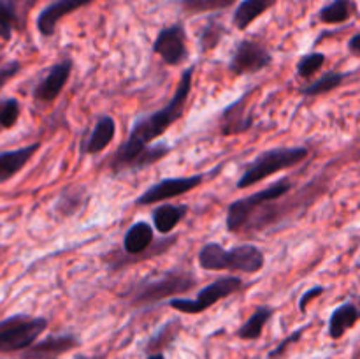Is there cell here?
Returning a JSON list of instances; mask_svg holds the SVG:
<instances>
[{"label": "cell", "instance_id": "30bf717a", "mask_svg": "<svg viewBox=\"0 0 360 359\" xmlns=\"http://www.w3.org/2000/svg\"><path fill=\"white\" fill-rule=\"evenodd\" d=\"M153 51L164 60L167 65L178 67L188 58V48H186V32L181 23L171 25L162 28L155 39Z\"/></svg>", "mask_w": 360, "mask_h": 359}, {"label": "cell", "instance_id": "9a60e30c", "mask_svg": "<svg viewBox=\"0 0 360 359\" xmlns=\"http://www.w3.org/2000/svg\"><path fill=\"white\" fill-rule=\"evenodd\" d=\"M360 319V303L357 301H347L343 305L338 306L329 317V326H327V333L333 340H340L350 331Z\"/></svg>", "mask_w": 360, "mask_h": 359}, {"label": "cell", "instance_id": "e0dca14e", "mask_svg": "<svg viewBox=\"0 0 360 359\" xmlns=\"http://www.w3.org/2000/svg\"><path fill=\"white\" fill-rule=\"evenodd\" d=\"M25 4L30 7L34 0H0V37L4 41H9L14 28L23 21V11L27 13Z\"/></svg>", "mask_w": 360, "mask_h": 359}, {"label": "cell", "instance_id": "484cf974", "mask_svg": "<svg viewBox=\"0 0 360 359\" xmlns=\"http://www.w3.org/2000/svg\"><path fill=\"white\" fill-rule=\"evenodd\" d=\"M236 0H181V6L186 13L200 14L210 11H220L231 7Z\"/></svg>", "mask_w": 360, "mask_h": 359}, {"label": "cell", "instance_id": "52a82bcc", "mask_svg": "<svg viewBox=\"0 0 360 359\" xmlns=\"http://www.w3.org/2000/svg\"><path fill=\"white\" fill-rule=\"evenodd\" d=\"M197 285L193 275L185 273V271H171L157 280H148L141 284L134 292V305H153V303L164 301L174 294L192 291Z\"/></svg>", "mask_w": 360, "mask_h": 359}, {"label": "cell", "instance_id": "4dcf8cb0", "mask_svg": "<svg viewBox=\"0 0 360 359\" xmlns=\"http://www.w3.org/2000/svg\"><path fill=\"white\" fill-rule=\"evenodd\" d=\"M323 291H326V287H322V285H316V287L308 289V291L301 296V299H299V310L304 313L309 303H311L315 298H319V296H322Z\"/></svg>", "mask_w": 360, "mask_h": 359}, {"label": "cell", "instance_id": "44dd1931", "mask_svg": "<svg viewBox=\"0 0 360 359\" xmlns=\"http://www.w3.org/2000/svg\"><path fill=\"white\" fill-rule=\"evenodd\" d=\"M276 0H245L238 6L234 13V25L239 30H246L260 14L269 11Z\"/></svg>", "mask_w": 360, "mask_h": 359}, {"label": "cell", "instance_id": "5b68a950", "mask_svg": "<svg viewBox=\"0 0 360 359\" xmlns=\"http://www.w3.org/2000/svg\"><path fill=\"white\" fill-rule=\"evenodd\" d=\"M48 329L44 317H11L0 322V354L27 351Z\"/></svg>", "mask_w": 360, "mask_h": 359}, {"label": "cell", "instance_id": "6da1fadb", "mask_svg": "<svg viewBox=\"0 0 360 359\" xmlns=\"http://www.w3.org/2000/svg\"><path fill=\"white\" fill-rule=\"evenodd\" d=\"M193 84V67L183 70L179 83L176 87L171 101L151 115L139 118L134 123L129 139L116 150L115 157L109 162V168L115 175L120 172L141 171L144 168L157 164L169 155L171 148L167 144H151L165 130L171 129L183 116Z\"/></svg>", "mask_w": 360, "mask_h": 359}, {"label": "cell", "instance_id": "83f0119b", "mask_svg": "<svg viewBox=\"0 0 360 359\" xmlns=\"http://www.w3.org/2000/svg\"><path fill=\"white\" fill-rule=\"evenodd\" d=\"M323 63H326V55H323V53H309V55H304L297 62V74L301 77H304V80H308V77L315 76V74L322 69Z\"/></svg>", "mask_w": 360, "mask_h": 359}, {"label": "cell", "instance_id": "9c48e42d", "mask_svg": "<svg viewBox=\"0 0 360 359\" xmlns=\"http://www.w3.org/2000/svg\"><path fill=\"white\" fill-rule=\"evenodd\" d=\"M271 62H273V55H271L266 46L257 41L245 39L236 48L234 55L229 62V69L236 76L257 74L266 69V67H269Z\"/></svg>", "mask_w": 360, "mask_h": 359}, {"label": "cell", "instance_id": "7c38bea8", "mask_svg": "<svg viewBox=\"0 0 360 359\" xmlns=\"http://www.w3.org/2000/svg\"><path fill=\"white\" fill-rule=\"evenodd\" d=\"M79 347V340L74 334H58L37 340L34 345L23 351V359H58L67 352Z\"/></svg>", "mask_w": 360, "mask_h": 359}, {"label": "cell", "instance_id": "ffe728a7", "mask_svg": "<svg viewBox=\"0 0 360 359\" xmlns=\"http://www.w3.org/2000/svg\"><path fill=\"white\" fill-rule=\"evenodd\" d=\"M116 136V122L112 116H101L91 130L90 137L86 141V153H101L111 144V141Z\"/></svg>", "mask_w": 360, "mask_h": 359}, {"label": "cell", "instance_id": "1f68e13d", "mask_svg": "<svg viewBox=\"0 0 360 359\" xmlns=\"http://www.w3.org/2000/svg\"><path fill=\"white\" fill-rule=\"evenodd\" d=\"M18 70H20V62H11L7 65L0 67V88L7 83L13 76H16Z\"/></svg>", "mask_w": 360, "mask_h": 359}, {"label": "cell", "instance_id": "f546056e", "mask_svg": "<svg viewBox=\"0 0 360 359\" xmlns=\"http://www.w3.org/2000/svg\"><path fill=\"white\" fill-rule=\"evenodd\" d=\"M304 329H306V327H299L297 331H294V333H292V334H288V336L285 338V340L281 341V344H278L276 347H274L273 351L269 352V359H276V358H280V355H283L285 351H287V348H288V345H294L295 341L301 340V336H302V333H304Z\"/></svg>", "mask_w": 360, "mask_h": 359}, {"label": "cell", "instance_id": "4316f807", "mask_svg": "<svg viewBox=\"0 0 360 359\" xmlns=\"http://www.w3.org/2000/svg\"><path fill=\"white\" fill-rule=\"evenodd\" d=\"M20 102L16 99H0V129H11L20 118Z\"/></svg>", "mask_w": 360, "mask_h": 359}, {"label": "cell", "instance_id": "2e32d148", "mask_svg": "<svg viewBox=\"0 0 360 359\" xmlns=\"http://www.w3.org/2000/svg\"><path fill=\"white\" fill-rule=\"evenodd\" d=\"M39 146H41L39 143H32L28 144V146L18 148V150L2 151V153H0V183L7 182V180L13 178L14 175H18V172L30 162V158L34 157L35 151L39 150Z\"/></svg>", "mask_w": 360, "mask_h": 359}, {"label": "cell", "instance_id": "7402d4cb", "mask_svg": "<svg viewBox=\"0 0 360 359\" xmlns=\"http://www.w3.org/2000/svg\"><path fill=\"white\" fill-rule=\"evenodd\" d=\"M274 310L271 306H259L248 319L245 320L241 327L238 329V338L241 340H259L262 336V331L266 327V324L269 322V319L273 317Z\"/></svg>", "mask_w": 360, "mask_h": 359}, {"label": "cell", "instance_id": "8992f818", "mask_svg": "<svg viewBox=\"0 0 360 359\" xmlns=\"http://www.w3.org/2000/svg\"><path fill=\"white\" fill-rule=\"evenodd\" d=\"M243 287H245V284H243V280L239 277H232V275L231 277H221L218 280H214L213 284L200 289L195 299L172 298L169 299V306L181 313L197 315V313H202L206 310H210L211 306H214L221 299H227L229 296L239 292Z\"/></svg>", "mask_w": 360, "mask_h": 359}, {"label": "cell", "instance_id": "ac0fdd59", "mask_svg": "<svg viewBox=\"0 0 360 359\" xmlns=\"http://www.w3.org/2000/svg\"><path fill=\"white\" fill-rule=\"evenodd\" d=\"M155 232L148 222H136L123 238V250L130 256H141L153 245Z\"/></svg>", "mask_w": 360, "mask_h": 359}, {"label": "cell", "instance_id": "5bb4252c", "mask_svg": "<svg viewBox=\"0 0 360 359\" xmlns=\"http://www.w3.org/2000/svg\"><path fill=\"white\" fill-rule=\"evenodd\" d=\"M94 0H55V2L49 4L48 7L42 9V13L37 18V30L41 32L44 37L55 34L56 25L67 14L74 13V11L81 9V7L88 6Z\"/></svg>", "mask_w": 360, "mask_h": 359}, {"label": "cell", "instance_id": "4fadbf2b", "mask_svg": "<svg viewBox=\"0 0 360 359\" xmlns=\"http://www.w3.org/2000/svg\"><path fill=\"white\" fill-rule=\"evenodd\" d=\"M248 99L250 94H245L241 99L227 106L225 111L221 113L220 132L224 136H238V134H245L246 130L252 129L253 118L250 115Z\"/></svg>", "mask_w": 360, "mask_h": 359}, {"label": "cell", "instance_id": "277c9868", "mask_svg": "<svg viewBox=\"0 0 360 359\" xmlns=\"http://www.w3.org/2000/svg\"><path fill=\"white\" fill-rule=\"evenodd\" d=\"M292 189V183L283 180V182L273 183V185L266 187L264 190L252 194L248 197H243V199L234 201L231 203L227 210V218H225V225H227L229 232H239L250 224L253 217L260 211V208H264L266 204L274 203V201L281 199V197L287 196Z\"/></svg>", "mask_w": 360, "mask_h": 359}, {"label": "cell", "instance_id": "8fae6325", "mask_svg": "<svg viewBox=\"0 0 360 359\" xmlns=\"http://www.w3.org/2000/svg\"><path fill=\"white\" fill-rule=\"evenodd\" d=\"M70 74H72V60H62L55 63L49 73L42 77L41 83L34 88V97L39 102H53L62 94Z\"/></svg>", "mask_w": 360, "mask_h": 359}, {"label": "cell", "instance_id": "d6a6232c", "mask_svg": "<svg viewBox=\"0 0 360 359\" xmlns=\"http://www.w3.org/2000/svg\"><path fill=\"white\" fill-rule=\"evenodd\" d=\"M348 49H350V53H354V55H360V34H355L354 37L348 41Z\"/></svg>", "mask_w": 360, "mask_h": 359}, {"label": "cell", "instance_id": "7a4b0ae2", "mask_svg": "<svg viewBox=\"0 0 360 359\" xmlns=\"http://www.w3.org/2000/svg\"><path fill=\"white\" fill-rule=\"evenodd\" d=\"M266 257L255 245L225 248L220 243H206L199 252V264L207 271H236L253 275L264 267Z\"/></svg>", "mask_w": 360, "mask_h": 359}, {"label": "cell", "instance_id": "d6986e66", "mask_svg": "<svg viewBox=\"0 0 360 359\" xmlns=\"http://www.w3.org/2000/svg\"><path fill=\"white\" fill-rule=\"evenodd\" d=\"M188 215V206L186 204H162L155 208L153 211V225L160 234H169L174 231L183 222V218Z\"/></svg>", "mask_w": 360, "mask_h": 359}, {"label": "cell", "instance_id": "836d02e7", "mask_svg": "<svg viewBox=\"0 0 360 359\" xmlns=\"http://www.w3.org/2000/svg\"><path fill=\"white\" fill-rule=\"evenodd\" d=\"M146 359H165L164 352H153V354H146Z\"/></svg>", "mask_w": 360, "mask_h": 359}, {"label": "cell", "instance_id": "603a6c76", "mask_svg": "<svg viewBox=\"0 0 360 359\" xmlns=\"http://www.w3.org/2000/svg\"><path fill=\"white\" fill-rule=\"evenodd\" d=\"M179 331H181V322L178 319L169 320L167 324L160 327L153 336L148 340L146 344V354H153V352H164V348H167L169 345L174 344V340L178 338Z\"/></svg>", "mask_w": 360, "mask_h": 359}, {"label": "cell", "instance_id": "3957f363", "mask_svg": "<svg viewBox=\"0 0 360 359\" xmlns=\"http://www.w3.org/2000/svg\"><path fill=\"white\" fill-rule=\"evenodd\" d=\"M308 155V148L304 146L273 148V150L262 151L241 175L238 182V189H248V187L257 185L262 180L276 175V172L294 168V165L306 160Z\"/></svg>", "mask_w": 360, "mask_h": 359}, {"label": "cell", "instance_id": "ba28073f", "mask_svg": "<svg viewBox=\"0 0 360 359\" xmlns=\"http://www.w3.org/2000/svg\"><path fill=\"white\" fill-rule=\"evenodd\" d=\"M204 182V175L179 176V178H164L158 183L144 190L136 199L137 206H151V204L164 203V201L174 199V197L188 194L190 190L197 189Z\"/></svg>", "mask_w": 360, "mask_h": 359}, {"label": "cell", "instance_id": "f1b7e54d", "mask_svg": "<svg viewBox=\"0 0 360 359\" xmlns=\"http://www.w3.org/2000/svg\"><path fill=\"white\" fill-rule=\"evenodd\" d=\"M221 35H224V27L218 23H210L206 28H204L202 34H200V39H199L200 49H202V51H210V49L217 48Z\"/></svg>", "mask_w": 360, "mask_h": 359}, {"label": "cell", "instance_id": "cb8c5ba5", "mask_svg": "<svg viewBox=\"0 0 360 359\" xmlns=\"http://www.w3.org/2000/svg\"><path fill=\"white\" fill-rule=\"evenodd\" d=\"M354 14V2L352 0H333L326 7L320 9V21L327 25H338L348 21Z\"/></svg>", "mask_w": 360, "mask_h": 359}, {"label": "cell", "instance_id": "d4e9b609", "mask_svg": "<svg viewBox=\"0 0 360 359\" xmlns=\"http://www.w3.org/2000/svg\"><path fill=\"white\" fill-rule=\"evenodd\" d=\"M345 77H347V74L345 73H336V70H333V73H327V74H323V76H320L319 80L313 81V83H309L308 87L301 88V94L308 95V97L329 94V92L336 90L338 87H341V84H343Z\"/></svg>", "mask_w": 360, "mask_h": 359}]
</instances>
